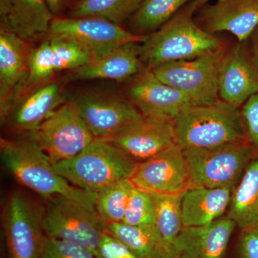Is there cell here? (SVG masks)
Here are the masks:
<instances>
[{"instance_id":"cell-1","label":"cell","mask_w":258,"mask_h":258,"mask_svg":"<svg viewBox=\"0 0 258 258\" xmlns=\"http://www.w3.org/2000/svg\"><path fill=\"white\" fill-rule=\"evenodd\" d=\"M0 154L10 174L45 200L60 195L95 207L97 195L79 189L62 177L31 136L2 139Z\"/></svg>"},{"instance_id":"cell-2","label":"cell","mask_w":258,"mask_h":258,"mask_svg":"<svg viewBox=\"0 0 258 258\" xmlns=\"http://www.w3.org/2000/svg\"><path fill=\"white\" fill-rule=\"evenodd\" d=\"M198 6L189 2L165 25L141 44V59L145 67L154 69L174 61L192 60L226 47L213 34L193 20Z\"/></svg>"},{"instance_id":"cell-3","label":"cell","mask_w":258,"mask_h":258,"mask_svg":"<svg viewBox=\"0 0 258 258\" xmlns=\"http://www.w3.org/2000/svg\"><path fill=\"white\" fill-rule=\"evenodd\" d=\"M172 122L176 145L182 150L249 142L240 108L220 99L190 105Z\"/></svg>"},{"instance_id":"cell-4","label":"cell","mask_w":258,"mask_h":258,"mask_svg":"<svg viewBox=\"0 0 258 258\" xmlns=\"http://www.w3.org/2000/svg\"><path fill=\"white\" fill-rule=\"evenodd\" d=\"M137 163L108 139L96 138L76 157L54 164L71 184L98 194L122 179H130Z\"/></svg>"},{"instance_id":"cell-5","label":"cell","mask_w":258,"mask_h":258,"mask_svg":"<svg viewBox=\"0 0 258 258\" xmlns=\"http://www.w3.org/2000/svg\"><path fill=\"white\" fill-rule=\"evenodd\" d=\"M256 151L247 142L183 150L189 170V189L235 187L256 157Z\"/></svg>"},{"instance_id":"cell-6","label":"cell","mask_w":258,"mask_h":258,"mask_svg":"<svg viewBox=\"0 0 258 258\" xmlns=\"http://www.w3.org/2000/svg\"><path fill=\"white\" fill-rule=\"evenodd\" d=\"M45 200L44 230L47 237L79 244L96 255L106 232V222L95 207L60 195Z\"/></svg>"},{"instance_id":"cell-7","label":"cell","mask_w":258,"mask_h":258,"mask_svg":"<svg viewBox=\"0 0 258 258\" xmlns=\"http://www.w3.org/2000/svg\"><path fill=\"white\" fill-rule=\"evenodd\" d=\"M68 102L86 122L95 138H113L144 118L128 98L110 91H76Z\"/></svg>"},{"instance_id":"cell-8","label":"cell","mask_w":258,"mask_h":258,"mask_svg":"<svg viewBox=\"0 0 258 258\" xmlns=\"http://www.w3.org/2000/svg\"><path fill=\"white\" fill-rule=\"evenodd\" d=\"M3 227L10 258H41L47 237L44 208L20 190L5 203Z\"/></svg>"},{"instance_id":"cell-9","label":"cell","mask_w":258,"mask_h":258,"mask_svg":"<svg viewBox=\"0 0 258 258\" xmlns=\"http://www.w3.org/2000/svg\"><path fill=\"white\" fill-rule=\"evenodd\" d=\"M225 47L192 60L161 64L152 71L163 83L189 97L194 104L212 103L220 99L219 66Z\"/></svg>"},{"instance_id":"cell-10","label":"cell","mask_w":258,"mask_h":258,"mask_svg":"<svg viewBox=\"0 0 258 258\" xmlns=\"http://www.w3.org/2000/svg\"><path fill=\"white\" fill-rule=\"evenodd\" d=\"M48 38L76 42L97 57L115 47L128 43H142L147 35H137L118 24L98 17L60 18L54 17L47 32Z\"/></svg>"},{"instance_id":"cell-11","label":"cell","mask_w":258,"mask_h":258,"mask_svg":"<svg viewBox=\"0 0 258 258\" xmlns=\"http://www.w3.org/2000/svg\"><path fill=\"white\" fill-rule=\"evenodd\" d=\"M31 137L53 165L76 157L96 139L69 102L57 108Z\"/></svg>"},{"instance_id":"cell-12","label":"cell","mask_w":258,"mask_h":258,"mask_svg":"<svg viewBox=\"0 0 258 258\" xmlns=\"http://www.w3.org/2000/svg\"><path fill=\"white\" fill-rule=\"evenodd\" d=\"M126 94L144 118L153 119L173 121L186 107L194 104L189 97L163 83L147 67L128 81Z\"/></svg>"},{"instance_id":"cell-13","label":"cell","mask_w":258,"mask_h":258,"mask_svg":"<svg viewBox=\"0 0 258 258\" xmlns=\"http://www.w3.org/2000/svg\"><path fill=\"white\" fill-rule=\"evenodd\" d=\"M246 42L226 47L219 66V98L238 108L258 93V66Z\"/></svg>"},{"instance_id":"cell-14","label":"cell","mask_w":258,"mask_h":258,"mask_svg":"<svg viewBox=\"0 0 258 258\" xmlns=\"http://www.w3.org/2000/svg\"><path fill=\"white\" fill-rule=\"evenodd\" d=\"M130 180L148 192L184 193L189 188V175L182 149L175 146L139 163Z\"/></svg>"},{"instance_id":"cell-15","label":"cell","mask_w":258,"mask_h":258,"mask_svg":"<svg viewBox=\"0 0 258 258\" xmlns=\"http://www.w3.org/2000/svg\"><path fill=\"white\" fill-rule=\"evenodd\" d=\"M108 139L137 164L177 146L172 121L144 117L125 132Z\"/></svg>"},{"instance_id":"cell-16","label":"cell","mask_w":258,"mask_h":258,"mask_svg":"<svg viewBox=\"0 0 258 258\" xmlns=\"http://www.w3.org/2000/svg\"><path fill=\"white\" fill-rule=\"evenodd\" d=\"M200 22L209 33L228 32L247 41L258 28V0H217L204 7Z\"/></svg>"},{"instance_id":"cell-17","label":"cell","mask_w":258,"mask_h":258,"mask_svg":"<svg viewBox=\"0 0 258 258\" xmlns=\"http://www.w3.org/2000/svg\"><path fill=\"white\" fill-rule=\"evenodd\" d=\"M145 67L141 59L139 42H128L95 57L89 63L74 71H69L64 81L108 79L129 81Z\"/></svg>"},{"instance_id":"cell-18","label":"cell","mask_w":258,"mask_h":258,"mask_svg":"<svg viewBox=\"0 0 258 258\" xmlns=\"http://www.w3.org/2000/svg\"><path fill=\"white\" fill-rule=\"evenodd\" d=\"M228 217L208 225L183 227L173 246L179 258H222L236 227Z\"/></svg>"},{"instance_id":"cell-19","label":"cell","mask_w":258,"mask_h":258,"mask_svg":"<svg viewBox=\"0 0 258 258\" xmlns=\"http://www.w3.org/2000/svg\"><path fill=\"white\" fill-rule=\"evenodd\" d=\"M64 101L60 85L47 83L20 99L5 122H10L11 128L19 134L31 136Z\"/></svg>"},{"instance_id":"cell-20","label":"cell","mask_w":258,"mask_h":258,"mask_svg":"<svg viewBox=\"0 0 258 258\" xmlns=\"http://www.w3.org/2000/svg\"><path fill=\"white\" fill-rule=\"evenodd\" d=\"M233 188H191L181 202L183 225H208L218 220L230 207Z\"/></svg>"},{"instance_id":"cell-21","label":"cell","mask_w":258,"mask_h":258,"mask_svg":"<svg viewBox=\"0 0 258 258\" xmlns=\"http://www.w3.org/2000/svg\"><path fill=\"white\" fill-rule=\"evenodd\" d=\"M29 54L25 40L1 25L0 29V111H5L10 96L27 71Z\"/></svg>"},{"instance_id":"cell-22","label":"cell","mask_w":258,"mask_h":258,"mask_svg":"<svg viewBox=\"0 0 258 258\" xmlns=\"http://www.w3.org/2000/svg\"><path fill=\"white\" fill-rule=\"evenodd\" d=\"M54 15L46 0H11L1 25L25 40L47 35Z\"/></svg>"},{"instance_id":"cell-23","label":"cell","mask_w":258,"mask_h":258,"mask_svg":"<svg viewBox=\"0 0 258 258\" xmlns=\"http://www.w3.org/2000/svg\"><path fill=\"white\" fill-rule=\"evenodd\" d=\"M106 232L124 243L140 258L176 257L174 246L165 240L156 225L106 223Z\"/></svg>"},{"instance_id":"cell-24","label":"cell","mask_w":258,"mask_h":258,"mask_svg":"<svg viewBox=\"0 0 258 258\" xmlns=\"http://www.w3.org/2000/svg\"><path fill=\"white\" fill-rule=\"evenodd\" d=\"M227 217L241 230L258 228V157L252 159L232 191Z\"/></svg>"},{"instance_id":"cell-25","label":"cell","mask_w":258,"mask_h":258,"mask_svg":"<svg viewBox=\"0 0 258 258\" xmlns=\"http://www.w3.org/2000/svg\"><path fill=\"white\" fill-rule=\"evenodd\" d=\"M190 0H144L129 18V26L133 33L144 35L157 31L165 25Z\"/></svg>"},{"instance_id":"cell-26","label":"cell","mask_w":258,"mask_h":258,"mask_svg":"<svg viewBox=\"0 0 258 258\" xmlns=\"http://www.w3.org/2000/svg\"><path fill=\"white\" fill-rule=\"evenodd\" d=\"M144 0H77L70 11L71 18L98 17L118 24L129 19Z\"/></svg>"},{"instance_id":"cell-27","label":"cell","mask_w":258,"mask_h":258,"mask_svg":"<svg viewBox=\"0 0 258 258\" xmlns=\"http://www.w3.org/2000/svg\"><path fill=\"white\" fill-rule=\"evenodd\" d=\"M149 193L155 206L156 227L165 240L173 244L184 227L181 202L184 193Z\"/></svg>"},{"instance_id":"cell-28","label":"cell","mask_w":258,"mask_h":258,"mask_svg":"<svg viewBox=\"0 0 258 258\" xmlns=\"http://www.w3.org/2000/svg\"><path fill=\"white\" fill-rule=\"evenodd\" d=\"M134 184L122 179L97 194L95 208L106 223L123 222Z\"/></svg>"},{"instance_id":"cell-29","label":"cell","mask_w":258,"mask_h":258,"mask_svg":"<svg viewBox=\"0 0 258 258\" xmlns=\"http://www.w3.org/2000/svg\"><path fill=\"white\" fill-rule=\"evenodd\" d=\"M55 74L53 52L47 39L29 53L25 84L28 88H39L48 83Z\"/></svg>"},{"instance_id":"cell-30","label":"cell","mask_w":258,"mask_h":258,"mask_svg":"<svg viewBox=\"0 0 258 258\" xmlns=\"http://www.w3.org/2000/svg\"><path fill=\"white\" fill-rule=\"evenodd\" d=\"M48 39L53 52L55 73L74 71L94 59L87 49L76 42L64 39Z\"/></svg>"},{"instance_id":"cell-31","label":"cell","mask_w":258,"mask_h":258,"mask_svg":"<svg viewBox=\"0 0 258 258\" xmlns=\"http://www.w3.org/2000/svg\"><path fill=\"white\" fill-rule=\"evenodd\" d=\"M122 222L133 226L155 225V206L150 193L134 186Z\"/></svg>"},{"instance_id":"cell-32","label":"cell","mask_w":258,"mask_h":258,"mask_svg":"<svg viewBox=\"0 0 258 258\" xmlns=\"http://www.w3.org/2000/svg\"><path fill=\"white\" fill-rule=\"evenodd\" d=\"M41 258H96V255L79 244L47 237Z\"/></svg>"},{"instance_id":"cell-33","label":"cell","mask_w":258,"mask_h":258,"mask_svg":"<svg viewBox=\"0 0 258 258\" xmlns=\"http://www.w3.org/2000/svg\"><path fill=\"white\" fill-rule=\"evenodd\" d=\"M249 143L258 150V93L249 98L241 110Z\"/></svg>"},{"instance_id":"cell-34","label":"cell","mask_w":258,"mask_h":258,"mask_svg":"<svg viewBox=\"0 0 258 258\" xmlns=\"http://www.w3.org/2000/svg\"><path fill=\"white\" fill-rule=\"evenodd\" d=\"M96 258H140L123 242L108 232L102 236Z\"/></svg>"},{"instance_id":"cell-35","label":"cell","mask_w":258,"mask_h":258,"mask_svg":"<svg viewBox=\"0 0 258 258\" xmlns=\"http://www.w3.org/2000/svg\"><path fill=\"white\" fill-rule=\"evenodd\" d=\"M238 254L240 258H258V228L242 230Z\"/></svg>"},{"instance_id":"cell-36","label":"cell","mask_w":258,"mask_h":258,"mask_svg":"<svg viewBox=\"0 0 258 258\" xmlns=\"http://www.w3.org/2000/svg\"><path fill=\"white\" fill-rule=\"evenodd\" d=\"M46 2L54 16L59 17L63 10L66 0H46Z\"/></svg>"},{"instance_id":"cell-37","label":"cell","mask_w":258,"mask_h":258,"mask_svg":"<svg viewBox=\"0 0 258 258\" xmlns=\"http://www.w3.org/2000/svg\"><path fill=\"white\" fill-rule=\"evenodd\" d=\"M252 52H253L254 59H255L258 66V28L256 30V31L252 34Z\"/></svg>"},{"instance_id":"cell-38","label":"cell","mask_w":258,"mask_h":258,"mask_svg":"<svg viewBox=\"0 0 258 258\" xmlns=\"http://www.w3.org/2000/svg\"><path fill=\"white\" fill-rule=\"evenodd\" d=\"M11 0H0V15L4 18L9 11Z\"/></svg>"},{"instance_id":"cell-39","label":"cell","mask_w":258,"mask_h":258,"mask_svg":"<svg viewBox=\"0 0 258 258\" xmlns=\"http://www.w3.org/2000/svg\"><path fill=\"white\" fill-rule=\"evenodd\" d=\"M193 1L195 2V4L198 5L199 8V7L203 6V5L206 4L210 0H193Z\"/></svg>"},{"instance_id":"cell-40","label":"cell","mask_w":258,"mask_h":258,"mask_svg":"<svg viewBox=\"0 0 258 258\" xmlns=\"http://www.w3.org/2000/svg\"><path fill=\"white\" fill-rule=\"evenodd\" d=\"M174 258H179V257H174Z\"/></svg>"},{"instance_id":"cell-41","label":"cell","mask_w":258,"mask_h":258,"mask_svg":"<svg viewBox=\"0 0 258 258\" xmlns=\"http://www.w3.org/2000/svg\"><path fill=\"white\" fill-rule=\"evenodd\" d=\"M76 1H77V0H76Z\"/></svg>"}]
</instances>
